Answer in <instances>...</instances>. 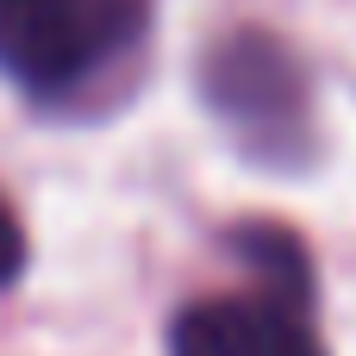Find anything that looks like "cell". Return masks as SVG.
Returning a JSON list of instances; mask_svg holds the SVG:
<instances>
[{
    "label": "cell",
    "instance_id": "obj_1",
    "mask_svg": "<svg viewBox=\"0 0 356 356\" xmlns=\"http://www.w3.org/2000/svg\"><path fill=\"white\" fill-rule=\"evenodd\" d=\"M150 31V0H0V75L63 100Z\"/></svg>",
    "mask_w": 356,
    "mask_h": 356
},
{
    "label": "cell",
    "instance_id": "obj_2",
    "mask_svg": "<svg viewBox=\"0 0 356 356\" xmlns=\"http://www.w3.org/2000/svg\"><path fill=\"white\" fill-rule=\"evenodd\" d=\"M207 100L269 163H294L300 138L313 131L307 75H300L294 50L282 38H269V31H250V25L213 44V56H207Z\"/></svg>",
    "mask_w": 356,
    "mask_h": 356
},
{
    "label": "cell",
    "instance_id": "obj_3",
    "mask_svg": "<svg viewBox=\"0 0 356 356\" xmlns=\"http://www.w3.org/2000/svg\"><path fill=\"white\" fill-rule=\"evenodd\" d=\"M169 356H325L307 300L263 288L257 294H213L175 313Z\"/></svg>",
    "mask_w": 356,
    "mask_h": 356
},
{
    "label": "cell",
    "instance_id": "obj_4",
    "mask_svg": "<svg viewBox=\"0 0 356 356\" xmlns=\"http://www.w3.org/2000/svg\"><path fill=\"white\" fill-rule=\"evenodd\" d=\"M238 257L257 269V282L263 288H282V294H313V275H307V250H300V238H288V232H275V225H244L238 238Z\"/></svg>",
    "mask_w": 356,
    "mask_h": 356
},
{
    "label": "cell",
    "instance_id": "obj_5",
    "mask_svg": "<svg viewBox=\"0 0 356 356\" xmlns=\"http://www.w3.org/2000/svg\"><path fill=\"white\" fill-rule=\"evenodd\" d=\"M19 269H25V232H19L13 207L0 200V288H13V282H19Z\"/></svg>",
    "mask_w": 356,
    "mask_h": 356
}]
</instances>
